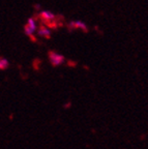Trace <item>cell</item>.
Returning <instances> with one entry per match:
<instances>
[{"instance_id":"1","label":"cell","mask_w":148,"mask_h":149,"mask_svg":"<svg viewBox=\"0 0 148 149\" xmlns=\"http://www.w3.org/2000/svg\"><path fill=\"white\" fill-rule=\"evenodd\" d=\"M38 17H39V19L44 22V24L49 25V27H51L52 25L53 26L58 25L57 23H55V20L57 18H56L55 15H54L52 12H50V10H43V12L39 13Z\"/></svg>"},{"instance_id":"2","label":"cell","mask_w":148,"mask_h":149,"mask_svg":"<svg viewBox=\"0 0 148 149\" xmlns=\"http://www.w3.org/2000/svg\"><path fill=\"white\" fill-rule=\"evenodd\" d=\"M48 56H49V59H50V62H51V64L53 66H58V65L62 64L65 60L64 56L57 53L55 51H50L48 53Z\"/></svg>"},{"instance_id":"3","label":"cell","mask_w":148,"mask_h":149,"mask_svg":"<svg viewBox=\"0 0 148 149\" xmlns=\"http://www.w3.org/2000/svg\"><path fill=\"white\" fill-rule=\"evenodd\" d=\"M37 26H36V22L33 18H29L28 19L27 23H26L25 27H24V31H25L26 35L28 36H32L33 33L36 31Z\"/></svg>"},{"instance_id":"4","label":"cell","mask_w":148,"mask_h":149,"mask_svg":"<svg viewBox=\"0 0 148 149\" xmlns=\"http://www.w3.org/2000/svg\"><path fill=\"white\" fill-rule=\"evenodd\" d=\"M37 34L43 38H50L51 37V30L46 25H42L37 30Z\"/></svg>"},{"instance_id":"5","label":"cell","mask_w":148,"mask_h":149,"mask_svg":"<svg viewBox=\"0 0 148 149\" xmlns=\"http://www.w3.org/2000/svg\"><path fill=\"white\" fill-rule=\"evenodd\" d=\"M68 28H70V29H72V28H74V29H81V30L85 31V32L88 31V28H87V26H86V24L81 21L71 22V23L68 24Z\"/></svg>"},{"instance_id":"6","label":"cell","mask_w":148,"mask_h":149,"mask_svg":"<svg viewBox=\"0 0 148 149\" xmlns=\"http://www.w3.org/2000/svg\"><path fill=\"white\" fill-rule=\"evenodd\" d=\"M9 62L7 61V59L5 58H0V70H6L8 68Z\"/></svg>"}]
</instances>
